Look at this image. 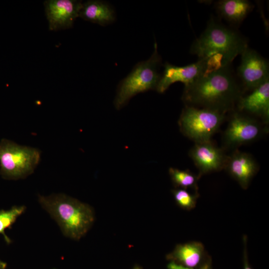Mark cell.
<instances>
[{
    "instance_id": "4",
    "label": "cell",
    "mask_w": 269,
    "mask_h": 269,
    "mask_svg": "<svg viewBox=\"0 0 269 269\" xmlns=\"http://www.w3.org/2000/svg\"><path fill=\"white\" fill-rule=\"evenodd\" d=\"M161 63V58L155 42L151 57L135 65L131 72L120 82L114 102L117 109L123 107L137 94L156 90L161 77L158 71Z\"/></svg>"
},
{
    "instance_id": "1",
    "label": "cell",
    "mask_w": 269,
    "mask_h": 269,
    "mask_svg": "<svg viewBox=\"0 0 269 269\" xmlns=\"http://www.w3.org/2000/svg\"><path fill=\"white\" fill-rule=\"evenodd\" d=\"M230 66L207 69L191 85L184 88L182 99L187 105L226 113L241 96V89Z\"/></svg>"
},
{
    "instance_id": "19",
    "label": "cell",
    "mask_w": 269,
    "mask_h": 269,
    "mask_svg": "<svg viewBox=\"0 0 269 269\" xmlns=\"http://www.w3.org/2000/svg\"><path fill=\"white\" fill-rule=\"evenodd\" d=\"M173 194L176 203L182 208L190 210L195 206L197 194H192L182 188L173 190Z\"/></svg>"
},
{
    "instance_id": "13",
    "label": "cell",
    "mask_w": 269,
    "mask_h": 269,
    "mask_svg": "<svg viewBox=\"0 0 269 269\" xmlns=\"http://www.w3.org/2000/svg\"><path fill=\"white\" fill-rule=\"evenodd\" d=\"M240 111H246L262 118L266 124L269 120V79L238 101Z\"/></svg>"
},
{
    "instance_id": "8",
    "label": "cell",
    "mask_w": 269,
    "mask_h": 269,
    "mask_svg": "<svg viewBox=\"0 0 269 269\" xmlns=\"http://www.w3.org/2000/svg\"><path fill=\"white\" fill-rule=\"evenodd\" d=\"M82 3L77 0H46L44 2L49 29L58 31L70 28L79 17Z\"/></svg>"
},
{
    "instance_id": "7",
    "label": "cell",
    "mask_w": 269,
    "mask_h": 269,
    "mask_svg": "<svg viewBox=\"0 0 269 269\" xmlns=\"http://www.w3.org/2000/svg\"><path fill=\"white\" fill-rule=\"evenodd\" d=\"M269 63L257 51L248 47L241 54L238 74L244 87L252 91L269 79Z\"/></svg>"
},
{
    "instance_id": "23",
    "label": "cell",
    "mask_w": 269,
    "mask_h": 269,
    "mask_svg": "<svg viewBox=\"0 0 269 269\" xmlns=\"http://www.w3.org/2000/svg\"><path fill=\"white\" fill-rule=\"evenodd\" d=\"M139 269V268H135V269Z\"/></svg>"
},
{
    "instance_id": "18",
    "label": "cell",
    "mask_w": 269,
    "mask_h": 269,
    "mask_svg": "<svg viewBox=\"0 0 269 269\" xmlns=\"http://www.w3.org/2000/svg\"><path fill=\"white\" fill-rule=\"evenodd\" d=\"M25 209V206H13L10 209L0 211V234L3 235L7 243H10V240L5 234V229L10 228Z\"/></svg>"
},
{
    "instance_id": "24",
    "label": "cell",
    "mask_w": 269,
    "mask_h": 269,
    "mask_svg": "<svg viewBox=\"0 0 269 269\" xmlns=\"http://www.w3.org/2000/svg\"></svg>"
},
{
    "instance_id": "22",
    "label": "cell",
    "mask_w": 269,
    "mask_h": 269,
    "mask_svg": "<svg viewBox=\"0 0 269 269\" xmlns=\"http://www.w3.org/2000/svg\"><path fill=\"white\" fill-rule=\"evenodd\" d=\"M244 269H252V268L249 266L246 259L245 262Z\"/></svg>"
},
{
    "instance_id": "20",
    "label": "cell",
    "mask_w": 269,
    "mask_h": 269,
    "mask_svg": "<svg viewBox=\"0 0 269 269\" xmlns=\"http://www.w3.org/2000/svg\"><path fill=\"white\" fill-rule=\"evenodd\" d=\"M168 268L169 269H192L183 267L173 262L168 265Z\"/></svg>"
},
{
    "instance_id": "5",
    "label": "cell",
    "mask_w": 269,
    "mask_h": 269,
    "mask_svg": "<svg viewBox=\"0 0 269 269\" xmlns=\"http://www.w3.org/2000/svg\"><path fill=\"white\" fill-rule=\"evenodd\" d=\"M40 153L36 148L2 139L0 142V174L8 179L26 177L39 163Z\"/></svg>"
},
{
    "instance_id": "14",
    "label": "cell",
    "mask_w": 269,
    "mask_h": 269,
    "mask_svg": "<svg viewBox=\"0 0 269 269\" xmlns=\"http://www.w3.org/2000/svg\"><path fill=\"white\" fill-rule=\"evenodd\" d=\"M218 14L228 22L239 25L252 11L254 5L246 0H222L215 5Z\"/></svg>"
},
{
    "instance_id": "21",
    "label": "cell",
    "mask_w": 269,
    "mask_h": 269,
    "mask_svg": "<svg viewBox=\"0 0 269 269\" xmlns=\"http://www.w3.org/2000/svg\"><path fill=\"white\" fill-rule=\"evenodd\" d=\"M6 264L3 262H2L1 260H0V268L4 269L6 267Z\"/></svg>"
},
{
    "instance_id": "16",
    "label": "cell",
    "mask_w": 269,
    "mask_h": 269,
    "mask_svg": "<svg viewBox=\"0 0 269 269\" xmlns=\"http://www.w3.org/2000/svg\"><path fill=\"white\" fill-rule=\"evenodd\" d=\"M203 255V246L199 242H191L176 246L171 257L178 263L177 264L193 269L200 264Z\"/></svg>"
},
{
    "instance_id": "11",
    "label": "cell",
    "mask_w": 269,
    "mask_h": 269,
    "mask_svg": "<svg viewBox=\"0 0 269 269\" xmlns=\"http://www.w3.org/2000/svg\"><path fill=\"white\" fill-rule=\"evenodd\" d=\"M189 154L200 174L220 170L225 167L227 158L211 140L195 143Z\"/></svg>"
},
{
    "instance_id": "6",
    "label": "cell",
    "mask_w": 269,
    "mask_h": 269,
    "mask_svg": "<svg viewBox=\"0 0 269 269\" xmlns=\"http://www.w3.org/2000/svg\"><path fill=\"white\" fill-rule=\"evenodd\" d=\"M226 113L186 106L179 120L182 133L195 143L211 140L223 122Z\"/></svg>"
},
{
    "instance_id": "3",
    "label": "cell",
    "mask_w": 269,
    "mask_h": 269,
    "mask_svg": "<svg viewBox=\"0 0 269 269\" xmlns=\"http://www.w3.org/2000/svg\"><path fill=\"white\" fill-rule=\"evenodd\" d=\"M39 202L63 233L71 239H80L94 221V212L88 205L64 194L39 196Z\"/></svg>"
},
{
    "instance_id": "12",
    "label": "cell",
    "mask_w": 269,
    "mask_h": 269,
    "mask_svg": "<svg viewBox=\"0 0 269 269\" xmlns=\"http://www.w3.org/2000/svg\"><path fill=\"white\" fill-rule=\"evenodd\" d=\"M224 168L244 189L248 187L258 169L257 162L250 154L238 150L227 156Z\"/></svg>"
},
{
    "instance_id": "9",
    "label": "cell",
    "mask_w": 269,
    "mask_h": 269,
    "mask_svg": "<svg viewBox=\"0 0 269 269\" xmlns=\"http://www.w3.org/2000/svg\"><path fill=\"white\" fill-rule=\"evenodd\" d=\"M262 132V127L255 119L235 112L224 133V142L228 147L247 144L259 138Z\"/></svg>"
},
{
    "instance_id": "15",
    "label": "cell",
    "mask_w": 269,
    "mask_h": 269,
    "mask_svg": "<svg viewBox=\"0 0 269 269\" xmlns=\"http://www.w3.org/2000/svg\"><path fill=\"white\" fill-rule=\"evenodd\" d=\"M79 17L85 20L105 26L115 20V13L113 8L107 2L91 0L82 3Z\"/></svg>"
},
{
    "instance_id": "17",
    "label": "cell",
    "mask_w": 269,
    "mask_h": 269,
    "mask_svg": "<svg viewBox=\"0 0 269 269\" xmlns=\"http://www.w3.org/2000/svg\"><path fill=\"white\" fill-rule=\"evenodd\" d=\"M169 173L172 181L176 186L184 189H196L199 177L190 171L171 167L169 169Z\"/></svg>"
},
{
    "instance_id": "2",
    "label": "cell",
    "mask_w": 269,
    "mask_h": 269,
    "mask_svg": "<svg viewBox=\"0 0 269 269\" xmlns=\"http://www.w3.org/2000/svg\"><path fill=\"white\" fill-rule=\"evenodd\" d=\"M248 47L247 39L238 31L211 18L190 52L204 61L208 69H215L230 66Z\"/></svg>"
},
{
    "instance_id": "10",
    "label": "cell",
    "mask_w": 269,
    "mask_h": 269,
    "mask_svg": "<svg viewBox=\"0 0 269 269\" xmlns=\"http://www.w3.org/2000/svg\"><path fill=\"white\" fill-rule=\"evenodd\" d=\"M164 71L158 82L156 90L164 92L174 83L179 82L184 84V88L191 85L208 68L206 63L198 60L195 63L184 66H177L166 62Z\"/></svg>"
}]
</instances>
